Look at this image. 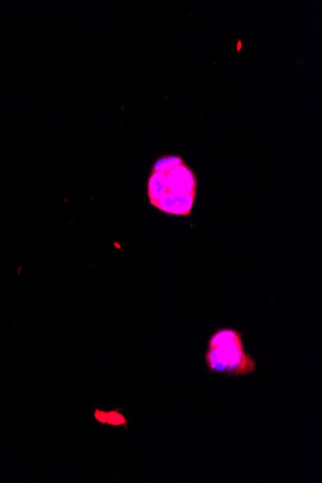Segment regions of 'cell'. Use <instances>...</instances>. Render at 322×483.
Segmentation results:
<instances>
[{
	"instance_id": "6da1fadb",
	"label": "cell",
	"mask_w": 322,
	"mask_h": 483,
	"mask_svg": "<svg viewBox=\"0 0 322 483\" xmlns=\"http://www.w3.org/2000/svg\"><path fill=\"white\" fill-rule=\"evenodd\" d=\"M204 361L209 372L227 377H244L257 370L255 360L245 350L242 334L232 328H219L211 335Z\"/></svg>"
},
{
	"instance_id": "7a4b0ae2",
	"label": "cell",
	"mask_w": 322,
	"mask_h": 483,
	"mask_svg": "<svg viewBox=\"0 0 322 483\" xmlns=\"http://www.w3.org/2000/svg\"><path fill=\"white\" fill-rule=\"evenodd\" d=\"M167 190L174 194H191L196 195L198 180L190 166L181 164L166 173Z\"/></svg>"
},
{
	"instance_id": "3957f363",
	"label": "cell",
	"mask_w": 322,
	"mask_h": 483,
	"mask_svg": "<svg viewBox=\"0 0 322 483\" xmlns=\"http://www.w3.org/2000/svg\"><path fill=\"white\" fill-rule=\"evenodd\" d=\"M196 195L166 192L155 208L171 216H189L192 211Z\"/></svg>"
},
{
	"instance_id": "277c9868",
	"label": "cell",
	"mask_w": 322,
	"mask_h": 483,
	"mask_svg": "<svg viewBox=\"0 0 322 483\" xmlns=\"http://www.w3.org/2000/svg\"><path fill=\"white\" fill-rule=\"evenodd\" d=\"M166 192H167L166 174L150 171L147 180V196L150 206H155Z\"/></svg>"
},
{
	"instance_id": "5b68a950",
	"label": "cell",
	"mask_w": 322,
	"mask_h": 483,
	"mask_svg": "<svg viewBox=\"0 0 322 483\" xmlns=\"http://www.w3.org/2000/svg\"><path fill=\"white\" fill-rule=\"evenodd\" d=\"M94 418L101 424H107V426H114V428L122 426V428L127 429V424H129L127 416L117 409L109 411L96 409L94 412Z\"/></svg>"
},
{
	"instance_id": "8992f818",
	"label": "cell",
	"mask_w": 322,
	"mask_h": 483,
	"mask_svg": "<svg viewBox=\"0 0 322 483\" xmlns=\"http://www.w3.org/2000/svg\"><path fill=\"white\" fill-rule=\"evenodd\" d=\"M186 161L178 155H161L157 158L155 162L153 163L150 171L153 172L168 173L173 168L177 167L181 164H185Z\"/></svg>"
}]
</instances>
